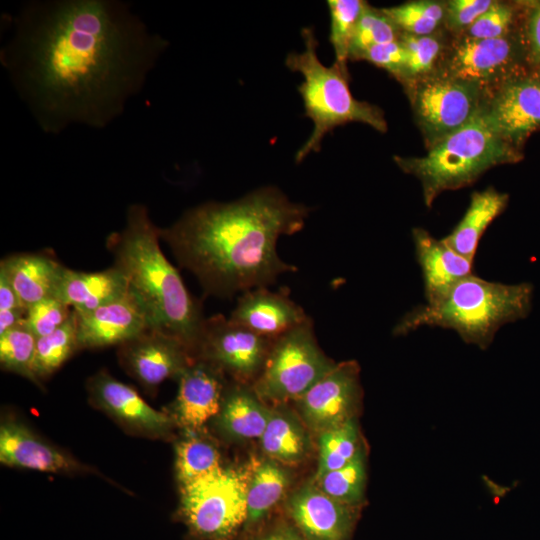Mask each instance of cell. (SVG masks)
Segmentation results:
<instances>
[{
	"label": "cell",
	"instance_id": "cell-23",
	"mask_svg": "<svg viewBox=\"0 0 540 540\" xmlns=\"http://www.w3.org/2000/svg\"><path fill=\"white\" fill-rule=\"evenodd\" d=\"M271 414L250 385L235 382L226 386L221 407L213 418L218 433L228 441L240 443L260 439Z\"/></svg>",
	"mask_w": 540,
	"mask_h": 540
},
{
	"label": "cell",
	"instance_id": "cell-9",
	"mask_svg": "<svg viewBox=\"0 0 540 540\" xmlns=\"http://www.w3.org/2000/svg\"><path fill=\"white\" fill-rule=\"evenodd\" d=\"M529 69L520 28L496 39L457 36L448 48L444 47L434 73L471 85L488 100L504 84Z\"/></svg>",
	"mask_w": 540,
	"mask_h": 540
},
{
	"label": "cell",
	"instance_id": "cell-20",
	"mask_svg": "<svg viewBox=\"0 0 540 540\" xmlns=\"http://www.w3.org/2000/svg\"><path fill=\"white\" fill-rule=\"evenodd\" d=\"M229 318L263 337L276 339L310 317L286 289L258 287L240 295Z\"/></svg>",
	"mask_w": 540,
	"mask_h": 540
},
{
	"label": "cell",
	"instance_id": "cell-2",
	"mask_svg": "<svg viewBox=\"0 0 540 540\" xmlns=\"http://www.w3.org/2000/svg\"><path fill=\"white\" fill-rule=\"evenodd\" d=\"M309 211L267 186L232 202L195 206L160 228V238L205 294L229 298L296 270L279 257L277 241L302 230Z\"/></svg>",
	"mask_w": 540,
	"mask_h": 540
},
{
	"label": "cell",
	"instance_id": "cell-1",
	"mask_svg": "<svg viewBox=\"0 0 540 540\" xmlns=\"http://www.w3.org/2000/svg\"><path fill=\"white\" fill-rule=\"evenodd\" d=\"M0 61L37 125L101 129L140 93L168 42L117 0H37L9 18Z\"/></svg>",
	"mask_w": 540,
	"mask_h": 540
},
{
	"label": "cell",
	"instance_id": "cell-27",
	"mask_svg": "<svg viewBox=\"0 0 540 540\" xmlns=\"http://www.w3.org/2000/svg\"><path fill=\"white\" fill-rule=\"evenodd\" d=\"M290 482L286 465L269 458L257 462L250 470L244 527L251 528L261 522L285 496Z\"/></svg>",
	"mask_w": 540,
	"mask_h": 540
},
{
	"label": "cell",
	"instance_id": "cell-16",
	"mask_svg": "<svg viewBox=\"0 0 540 540\" xmlns=\"http://www.w3.org/2000/svg\"><path fill=\"white\" fill-rule=\"evenodd\" d=\"M0 462L13 468L40 472L101 476L99 470L79 461L10 416L3 417L0 424Z\"/></svg>",
	"mask_w": 540,
	"mask_h": 540
},
{
	"label": "cell",
	"instance_id": "cell-3",
	"mask_svg": "<svg viewBox=\"0 0 540 540\" xmlns=\"http://www.w3.org/2000/svg\"><path fill=\"white\" fill-rule=\"evenodd\" d=\"M160 240V228L152 222L147 207L131 204L124 227L111 233L106 245L113 255V265L126 277L129 290L144 306L152 327L177 337L194 356L206 317L162 252Z\"/></svg>",
	"mask_w": 540,
	"mask_h": 540
},
{
	"label": "cell",
	"instance_id": "cell-12",
	"mask_svg": "<svg viewBox=\"0 0 540 540\" xmlns=\"http://www.w3.org/2000/svg\"><path fill=\"white\" fill-rule=\"evenodd\" d=\"M91 405L105 413L125 432L149 439L167 440L177 427L167 412L150 406L131 386L102 369L86 380Z\"/></svg>",
	"mask_w": 540,
	"mask_h": 540
},
{
	"label": "cell",
	"instance_id": "cell-18",
	"mask_svg": "<svg viewBox=\"0 0 540 540\" xmlns=\"http://www.w3.org/2000/svg\"><path fill=\"white\" fill-rule=\"evenodd\" d=\"M75 315L79 349L119 346L153 328L144 306L130 290L93 311Z\"/></svg>",
	"mask_w": 540,
	"mask_h": 540
},
{
	"label": "cell",
	"instance_id": "cell-6",
	"mask_svg": "<svg viewBox=\"0 0 540 540\" xmlns=\"http://www.w3.org/2000/svg\"><path fill=\"white\" fill-rule=\"evenodd\" d=\"M301 34L305 43L304 51L289 53L285 64L288 69L303 76L298 92L303 100L305 115L312 120L314 127L297 151L296 163L303 161L310 153L318 152L323 138L338 126L360 122L379 132H386L387 122L383 111L353 97L348 84V71L335 62L330 67L321 63L314 30L306 27Z\"/></svg>",
	"mask_w": 540,
	"mask_h": 540
},
{
	"label": "cell",
	"instance_id": "cell-17",
	"mask_svg": "<svg viewBox=\"0 0 540 540\" xmlns=\"http://www.w3.org/2000/svg\"><path fill=\"white\" fill-rule=\"evenodd\" d=\"M286 508L305 540H347L359 511L331 498L314 481L291 493Z\"/></svg>",
	"mask_w": 540,
	"mask_h": 540
},
{
	"label": "cell",
	"instance_id": "cell-14",
	"mask_svg": "<svg viewBox=\"0 0 540 540\" xmlns=\"http://www.w3.org/2000/svg\"><path fill=\"white\" fill-rule=\"evenodd\" d=\"M117 357L127 374L147 390L167 379L177 380L195 360L181 340L154 328L120 344Z\"/></svg>",
	"mask_w": 540,
	"mask_h": 540
},
{
	"label": "cell",
	"instance_id": "cell-42",
	"mask_svg": "<svg viewBox=\"0 0 540 540\" xmlns=\"http://www.w3.org/2000/svg\"><path fill=\"white\" fill-rule=\"evenodd\" d=\"M24 307L9 281L0 273V311L15 310Z\"/></svg>",
	"mask_w": 540,
	"mask_h": 540
},
{
	"label": "cell",
	"instance_id": "cell-19",
	"mask_svg": "<svg viewBox=\"0 0 540 540\" xmlns=\"http://www.w3.org/2000/svg\"><path fill=\"white\" fill-rule=\"evenodd\" d=\"M171 417L183 430H201L219 412L226 388L224 373L213 364L195 359L178 377Z\"/></svg>",
	"mask_w": 540,
	"mask_h": 540
},
{
	"label": "cell",
	"instance_id": "cell-43",
	"mask_svg": "<svg viewBox=\"0 0 540 540\" xmlns=\"http://www.w3.org/2000/svg\"><path fill=\"white\" fill-rule=\"evenodd\" d=\"M260 540H305L300 531L287 524L281 523L268 531Z\"/></svg>",
	"mask_w": 540,
	"mask_h": 540
},
{
	"label": "cell",
	"instance_id": "cell-13",
	"mask_svg": "<svg viewBox=\"0 0 540 540\" xmlns=\"http://www.w3.org/2000/svg\"><path fill=\"white\" fill-rule=\"evenodd\" d=\"M361 402L360 367L350 360L337 363L294 404L309 431L319 435L357 418Z\"/></svg>",
	"mask_w": 540,
	"mask_h": 540
},
{
	"label": "cell",
	"instance_id": "cell-34",
	"mask_svg": "<svg viewBox=\"0 0 540 540\" xmlns=\"http://www.w3.org/2000/svg\"><path fill=\"white\" fill-rule=\"evenodd\" d=\"M381 10L402 33L412 35L434 34L445 20V4L436 1H411Z\"/></svg>",
	"mask_w": 540,
	"mask_h": 540
},
{
	"label": "cell",
	"instance_id": "cell-21",
	"mask_svg": "<svg viewBox=\"0 0 540 540\" xmlns=\"http://www.w3.org/2000/svg\"><path fill=\"white\" fill-rule=\"evenodd\" d=\"M415 255L422 271L426 303L445 295L456 283L473 274V262L436 239L423 228L412 230Z\"/></svg>",
	"mask_w": 540,
	"mask_h": 540
},
{
	"label": "cell",
	"instance_id": "cell-10",
	"mask_svg": "<svg viewBox=\"0 0 540 540\" xmlns=\"http://www.w3.org/2000/svg\"><path fill=\"white\" fill-rule=\"evenodd\" d=\"M407 86L416 121L429 148L467 124L487 102L477 88L436 73Z\"/></svg>",
	"mask_w": 540,
	"mask_h": 540
},
{
	"label": "cell",
	"instance_id": "cell-25",
	"mask_svg": "<svg viewBox=\"0 0 540 540\" xmlns=\"http://www.w3.org/2000/svg\"><path fill=\"white\" fill-rule=\"evenodd\" d=\"M260 446L267 458L283 465L299 464L310 456V431L295 410L285 404L274 405Z\"/></svg>",
	"mask_w": 540,
	"mask_h": 540
},
{
	"label": "cell",
	"instance_id": "cell-8",
	"mask_svg": "<svg viewBox=\"0 0 540 540\" xmlns=\"http://www.w3.org/2000/svg\"><path fill=\"white\" fill-rule=\"evenodd\" d=\"M336 364L320 348L309 318L274 339L265 365L251 387L267 404L295 402Z\"/></svg>",
	"mask_w": 540,
	"mask_h": 540
},
{
	"label": "cell",
	"instance_id": "cell-28",
	"mask_svg": "<svg viewBox=\"0 0 540 540\" xmlns=\"http://www.w3.org/2000/svg\"><path fill=\"white\" fill-rule=\"evenodd\" d=\"M183 431L174 445L175 473L180 486L222 465L218 447L203 429Z\"/></svg>",
	"mask_w": 540,
	"mask_h": 540
},
{
	"label": "cell",
	"instance_id": "cell-35",
	"mask_svg": "<svg viewBox=\"0 0 540 540\" xmlns=\"http://www.w3.org/2000/svg\"><path fill=\"white\" fill-rule=\"evenodd\" d=\"M401 31L382 10L366 3L358 20L349 53V60H359L369 48L399 39Z\"/></svg>",
	"mask_w": 540,
	"mask_h": 540
},
{
	"label": "cell",
	"instance_id": "cell-31",
	"mask_svg": "<svg viewBox=\"0 0 540 540\" xmlns=\"http://www.w3.org/2000/svg\"><path fill=\"white\" fill-rule=\"evenodd\" d=\"M366 449L344 467L330 471L318 479L316 485L331 498L350 506H358L364 502L367 469Z\"/></svg>",
	"mask_w": 540,
	"mask_h": 540
},
{
	"label": "cell",
	"instance_id": "cell-41",
	"mask_svg": "<svg viewBox=\"0 0 540 540\" xmlns=\"http://www.w3.org/2000/svg\"><path fill=\"white\" fill-rule=\"evenodd\" d=\"M521 29L527 62L531 68H540V1L524 2Z\"/></svg>",
	"mask_w": 540,
	"mask_h": 540
},
{
	"label": "cell",
	"instance_id": "cell-26",
	"mask_svg": "<svg viewBox=\"0 0 540 540\" xmlns=\"http://www.w3.org/2000/svg\"><path fill=\"white\" fill-rule=\"evenodd\" d=\"M509 195L494 188L475 191L460 222L443 242L459 255L473 262L479 241L492 223L507 207Z\"/></svg>",
	"mask_w": 540,
	"mask_h": 540
},
{
	"label": "cell",
	"instance_id": "cell-7",
	"mask_svg": "<svg viewBox=\"0 0 540 540\" xmlns=\"http://www.w3.org/2000/svg\"><path fill=\"white\" fill-rule=\"evenodd\" d=\"M250 469L221 465L180 486L181 519L200 540H231L245 526Z\"/></svg>",
	"mask_w": 540,
	"mask_h": 540
},
{
	"label": "cell",
	"instance_id": "cell-22",
	"mask_svg": "<svg viewBox=\"0 0 540 540\" xmlns=\"http://www.w3.org/2000/svg\"><path fill=\"white\" fill-rule=\"evenodd\" d=\"M65 268L44 252L12 254L0 262V273L5 275L25 308L56 297Z\"/></svg>",
	"mask_w": 540,
	"mask_h": 540
},
{
	"label": "cell",
	"instance_id": "cell-29",
	"mask_svg": "<svg viewBox=\"0 0 540 540\" xmlns=\"http://www.w3.org/2000/svg\"><path fill=\"white\" fill-rule=\"evenodd\" d=\"M318 436L319 459L314 479L344 467L366 449L357 418Z\"/></svg>",
	"mask_w": 540,
	"mask_h": 540
},
{
	"label": "cell",
	"instance_id": "cell-24",
	"mask_svg": "<svg viewBox=\"0 0 540 540\" xmlns=\"http://www.w3.org/2000/svg\"><path fill=\"white\" fill-rule=\"evenodd\" d=\"M129 291L124 274L114 265L97 272L65 268L56 297L78 313L93 311Z\"/></svg>",
	"mask_w": 540,
	"mask_h": 540
},
{
	"label": "cell",
	"instance_id": "cell-39",
	"mask_svg": "<svg viewBox=\"0 0 540 540\" xmlns=\"http://www.w3.org/2000/svg\"><path fill=\"white\" fill-rule=\"evenodd\" d=\"M359 60H365L383 68L402 81L407 62V53L398 39L369 48L360 56Z\"/></svg>",
	"mask_w": 540,
	"mask_h": 540
},
{
	"label": "cell",
	"instance_id": "cell-30",
	"mask_svg": "<svg viewBox=\"0 0 540 540\" xmlns=\"http://www.w3.org/2000/svg\"><path fill=\"white\" fill-rule=\"evenodd\" d=\"M77 350L76 315L72 311L61 327L37 338L33 369L39 383L56 372Z\"/></svg>",
	"mask_w": 540,
	"mask_h": 540
},
{
	"label": "cell",
	"instance_id": "cell-11",
	"mask_svg": "<svg viewBox=\"0 0 540 540\" xmlns=\"http://www.w3.org/2000/svg\"><path fill=\"white\" fill-rule=\"evenodd\" d=\"M273 341L217 314L205 318L194 357L213 364L235 382L251 386L265 365Z\"/></svg>",
	"mask_w": 540,
	"mask_h": 540
},
{
	"label": "cell",
	"instance_id": "cell-40",
	"mask_svg": "<svg viewBox=\"0 0 540 540\" xmlns=\"http://www.w3.org/2000/svg\"><path fill=\"white\" fill-rule=\"evenodd\" d=\"M490 0H451L445 4V22L458 35L466 31L492 5Z\"/></svg>",
	"mask_w": 540,
	"mask_h": 540
},
{
	"label": "cell",
	"instance_id": "cell-36",
	"mask_svg": "<svg viewBox=\"0 0 540 540\" xmlns=\"http://www.w3.org/2000/svg\"><path fill=\"white\" fill-rule=\"evenodd\" d=\"M523 9L524 2L493 1L489 9L460 35L476 39L505 37L521 28Z\"/></svg>",
	"mask_w": 540,
	"mask_h": 540
},
{
	"label": "cell",
	"instance_id": "cell-15",
	"mask_svg": "<svg viewBox=\"0 0 540 540\" xmlns=\"http://www.w3.org/2000/svg\"><path fill=\"white\" fill-rule=\"evenodd\" d=\"M495 130L523 150L532 133L540 129V68H531L498 89L485 104Z\"/></svg>",
	"mask_w": 540,
	"mask_h": 540
},
{
	"label": "cell",
	"instance_id": "cell-33",
	"mask_svg": "<svg viewBox=\"0 0 540 540\" xmlns=\"http://www.w3.org/2000/svg\"><path fill=\"white\" fill-rule=\"evenodd\" d=\"M329 40L335 53V63L347 70L353 35L366 5L361 0H329Z\"/></svg>",
	"mask_w": 540,
	"mask_h": 540
},
{
	"label": "cell",
	"instance_id": "cell-4",
	"mask_svg": "<svg viewBox=\"0 0 540 540\" xmlns=\"http://www.w3.org/2000/svg\"><path fill=\"white\" fill-rule=\"evenodd\" d=\"M532 299L530 283L504 284L471 274L437 301L407 312L392 333L402 336L423 326L451 329L465 343L485 350L503 325L529 315Z\"/></svg>",
	"mask_w": 540,
	"mask_h": 540
},
{
	"label": "cell",
	"instance_id": "cell-37",
	"mask_svg": "<svg viewBox=\"0 0 540 540\" xmlns=\"http://www.w3.org/2000/svg\"><path fill=\"white\" fill-rule=\"evenodd\" d=\"M399 40L407 53V62L402 82L406 85L434 73L444 49L441 40L431 35L400 34Z\"/></svg>",
	"mask_w": 540,
	"mask_h": 540
},
{
	"label": "cell",
	"instance_id": "cell-38",
	"mask_svg": "<svg viewBox=\"0 0 540 540\" xmlns=\"http://www.w3.org/2000/svg\"><path fill=\"white\" fill-rule=\"evenodd\" d=\"M72 311L59 298L50 297L28 307L24 323L39 338L61 327L70 318Z\"/></svg>",
	"mask_w": 540,
	"mask_h": 540
},
{
	"label": "cell",
	"instance_id": "cell-32",
	"mask_svg": "<svg viewBox=\"0 0 540 540\" xmlns=\"http://www.w3.org/2000/svg\"><path fill=\"white\" fill-rule=\"evenodd\" d=\"M36 342L37 337L25 323L9 329L0 335V364L3 370L18 374L40 386L33 369Z\"/></svg>",
	"mask_w": 540,
	"mask_h": 540
},
{
	"label": "cell",
	"instance_id": "cell-5",
	"mask_svg": "<svg viewBox=\"0 0 540 540\" xmlns=\"http://www.w3.org/2000/svg\"><path fill=\"white\" fill-rule=\"evenodd\" d=\"M522 150L492 126L485 106L463 127L429 148L423 157H395L397 165L421 183L427 207L444 191L475 182L484 172L523 159Z\"/></svg>",
	"mask_w": 540,
	"mask_h": 540
}]
</instances>
